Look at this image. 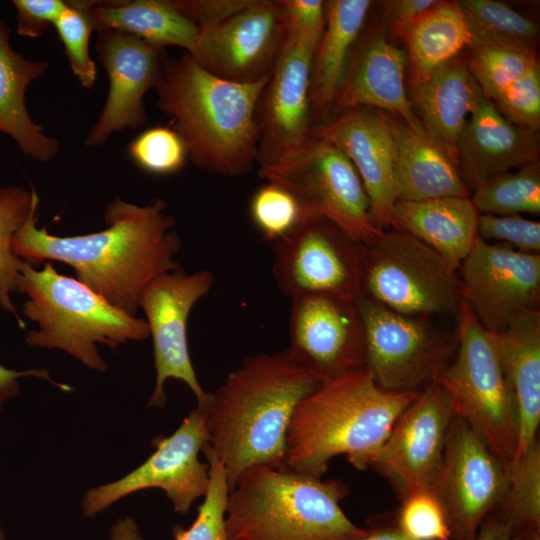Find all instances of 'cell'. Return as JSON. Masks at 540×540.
I'll list each match as a JSON object with an SVG mask.
<instances>
[{"instance_id": "cell-1", "label": "cell", "mask_w": 540, "mask_h": 540, "mask_svg": "<svg viewBox=\"0 0 540 540\" xmlns=\"http://www.w3.org/2000/svg\"><path fill=\"white\" fill-rule=\"evenodd\" d=\"M38 205L39 197L13 237V252L32 266L44 261L71 266L77 280L127 314L135 316L151 280L179 269L174 257L181 241L161 199L139 206L115 197L104 211L107 227L76 236L38 228Z\"/></svg>"}, {"instance_id": "cell-2", "label": "cell", "mask_w": 540, "mask_h": 540, "mask_svg": "<svg viewBox=\"0 0 540 540\" xmlns=\"http://www.w3.org/2000/svg\"><path fill=\"white\" fill-rule=\"evenodd\" d=\"M323 382L283 350L245 358L210 393L200 408L209 444L225 467L230 488L251 467L285 465L294 410Z\"/></svg>"}, {"instance_id": "cell-3", "label": "cell", "mask_w": 540, "mask_h": 540, "mask_svg": "<svg viewBox=\"0 0 540 540\" xmlns=\"http://www.w3.org/2000/svg\"><path fill=\"white\" fill-rule=\"evenodd\" d=\"M269 78L255 83L226 80L184 52L168 58L155 89L156 103L171 118L197 167L222 176H240L257 160V108Z\"/></svg>"}, {"instance_id": "cell-4", "label": "cell", "mask_w": 540, "mask_h": 540, "mask_svg": "<svg viewBox=\"0 0 540 540\" xmlns=\"http://www.w3.org/2000/svg\"><path fill=\"white\" fill-rule=\"evenodd\" d=\"M420 391L386 390L366 366L324 381L294 410L285 466L323 477L331 460L344 456L356 469L366 470Z\"/></svg>"}, {"instance_id": "cell-5", "label": "cell", "mask_w": 540, "mask_h": 540, "mask_svg": "<svg viewBox=\"0 0 540 540\" xmlns=\"http://www.w3.org/2000/svg\"><path fill=\"white\" fill-rule=\"evenodd\" d=\"M339 479L324 480L287 466H254L230 488L228 540H359L369 533L353 523L340 502Z\"/></svg>"}, {"instance_id": "cell-6", "label": "cell", "mask_w": 540, "mask_h": 540, "mask_svg": "<svg viewBox=\"0 0 540 540\" xmlns=\"http://www.w3.org/2000/svg\"><path fill=\"white\" fill-rule=\"evenodd\" d=\"M16 290L27 296L24 315L38 325L28 332L27 344L61 349L91 370H107L97 344L117 348L150 336L145 319L115 308L79 280L58 273L52 262L40 270L25 262Z\"/></svg>"}, {"instance_id": "cell-7", "label": "cell", "mask_w": 540, "mask_h": 540, "mask_svg": "<svg viewBox=\"0 0 540 540\" xmlns=\"http://www.w3.org/2000/svg\"><path fill=\"white\" fill-rule=\"evenodd\" d=\"M456 356L435 376L462 418L505 465L516 454L518 417L499 360L495 334L461 302L457 314Z\"/></svg>"}, {"instance_id": "cell-8", "label": "cell", "mask_w": 540, "mask_h": 540, "mask_svg": "<svg viewBox=\"0 0 540 540\" xmlns=\"http://www.w3.org/2000/svg\"><path fill=\"white\" fill-rule=\"evenodd\" d=\"M360 295L426 317L457 316L462 302L458 272L430 247L393 228L364 245Z\"/></svg>"}, {"instance_id": "cell-9", "label": "cell", "mask_w": 540, "mask_h": 540, "mask_svg": "<svg viewBox=\"0 0 540 540\" xmlns=\"http://www.w3.org/2000/svg\"><path fill=\"white\" fill-rule=\"evenodd\" d=\"M258 173L288 189L310 217L329 220L363 245L383 231L374 222L369 197L351 161L320 137L311 134L293 153L259 166Z\"/></svg>"}, {"instance_id": "cell-10", "label": "cell", "mask_w": 540, "mask_h": 540, "mask_svg": "<svg viewBox=\"0 0 540 540\" xmlns=\"http://www.w3.org/2000/svg\"><path fill=\"white\" fill-rule=\"evenodd\" d=\"M364 337L365 366L384 389L420 391L451 360L456 335L430 317L393 311L364 296L356 300Z\"/></svg>"}, {"instance_id": "cell-11", "label": "cell", "mask_w": 540, "mask_h": 540, "mask_svg": "<svg viewBox=\"0 0 540 540\" xmlns=\"http://www.w3.org/2000/svg\"><path fill=\"white\" fill-rule=\"evenodd\" d=\"M209 443L205 412L195 407L170 435L152 439L155 451L124 477L88 489L82 498L84 516L94 517L118 500L138 491L159 488L174 510L187 514L204 497L209 484V465L199 459Z\"/></svg>"}, {"instance_id": "cell-12", "label": "cell", "mask_w": 540, "mask_h": 540, "mask_svg": "<svg viewBox=\"0 0 540 540\" xmlns=\"http://www.w3.org/2000/svg\"><path fill=\"white\" fill-rule=\"evenodd\" d=\"M272 248L273 277L282 294L360 296L364 245L329 220L308 217Z\"/></svg>"}, {"instance_id": "cell-13", "label": "cell", "mask_w": 540, "mask_h": 540, "mask_svg": "<svg viewBox=\"0 0 540 540\" xmlns=\"http://www.w3.org/2000/svg\"><path fill=\"white\" fill-rule=\"evenodd\" d=\"M214 275L208 270L187 274L181 269L151 280L142 290L138 308L146 316L153 340L155 385L148 408L162 409L167 404L166 381H183L193 392L198 407L210 397L194 370L188 347L187 324L194 305L211 289Z\"/></svg>"}, {"instance_id": "cell-14", "label": "cell", "mask_w": 540, "mask_h": 540, "mask_svg": "<svg viewBox=\"0 0 540 540\" xmlns=\"http://www.w3.org/2000/svg\"><path fill=\"white\" fill-rule=\"evenodd\" d=\"M507 465L462 418H453L433 493L450 530L449 540H475L506 492Z\"/></svg>"}, {"instance_id": "cell-15", "label": "cell", "mask_w": 540, "mask_h": 540, "mask_svg": "<svg viewBox=\"0 0 540 540\" xmlns=\"http://www.w3.org/2000/svg\"><path fill=\"white\" fill-rule=\"evenodd\" d=\"M462 301L488 331L499 334L539 309L540 254L476 238L458 269Z\"/></svg>"}, {"instance_id": "cell-16", "label": "cell", "mask_w": 540, "mask_h": 540, "mask_svg": "<svg viewBox=\"0 0 540 540\" xmlns=\"http://www.w3.org/2000/svg\"><path fill=\"white\" fill-rule=\"evenodd\" d=\"M454 417L448 397L432 381L394 422L371 467L388 478L401 499L434 491Z\"/></svg>"}, {"instance_id": "cell-17", "label": "cell", "mask_w": 540, "mask_h": 540, "mask_svg": "<svg viewBox=\"0 0 540 540\" xmlns=\"http://www.w3.org/2000/svg\"><path fill=\"white\" fill-rule=\"evenodd\" d=\"M199 64L214 75L238 83L268 79L287 38L281 1L249 0L220 23L199 28Z\"/></svg>"}, {"instance_id": "cell-18", "label": "cell", "mask_w": 540, "mask_h": 540, "mask_svg": "<svg viewBox=\"0 0 540 540\" xmlns=\"http://www.w3.org/2000/svg\"><path fill=\"white\" fill-rule=\"evenodd\" d=\"M319 42L287 31L282 53L266 83L257 108L259 166L271 165L311 137L310 78Z\"/></svg>"}, {"instance_id": "cell-19", "label": "cell", "mask_w": 540, "mask_h": 540, "mask_svg": "<svg viewBox=\"0 0 540 540\" xmlns=\"http://www.w3.org/2000/svg\"><path fill=\"white\" fill-rule=\"evenodd\" d=\"M96 50L109 80L108 95L85 145L104 144L123 129H138L147 122L144 95L162 79L168 55L166 48L133 35L99 29Z\"/></svg>"}, {"instance_id": "cell-20", "label": "cell", "mask_w": 540, "mask_h": 540, "mask_svg": "<svg viewBox=\"0 0 540 540\" xmlns=\"http://www.w3.org/2000/svg\"><path fill=\"white\" fill-rule=\"evenodd\" d=\"M289 334L288 353L324 381L365 366L355 300L324 294L291 298Z\"/></svg>"}, {"instance_id": "cell-21", "label": "cell", "mask_w": 540, "mask_h": 540, "mask_svg": "<svg viewBox=\"0 0 540 540\" xmlns=\"http://www.w3.org/2000/svg\"><path fill=\"white\" fill-rule=\"evenodd\" d=\"M311 134L337 147L358 172L371 204L375 224L389 228L397 201L396 144L390 118L382 111L358 107L346 110Z\"/></svg>"}, {"instance_id": "cell-22", "label": "cell", "mask_w": 540, "mask_h": 540, "mask_svg": "<svg viewBox=\"0 0 540 540\" xmlns=\"http://www.w3.org/2000/svg\"><path fill=\"white\" fill-rule=\"evenodd\" d=\"M457 167L467 187L513 169L538 163V131L511 124L480 92L457 143Z\"/></svg>"}, {"instance_id": "cell-23", "label": "cell", "mask_w": 540, "mask_h": 540, "mask_svg": "<svg viewBox=\"0 0 540 540\" xmlns=\"http://www.w3.org/2000/svg\"><path fill=\"white\" fill-rule=\"evenodd\" d=\"M407 53L382 35L370 40L347 69L332 113L369 107L385 110L411 128L425 130L405 88Z\"/></svg>"}, {"instance_id": "cell-24", "label": "cell", "mask_w": 540, "mask_h": 540, "mask_svg": "<svg viewBox=\"0 0 540 540\" xmlns=\"http://www.w3.org/2000/svg\"><path fill=\"white\" fill-rule=\"evenodd\" d=\"M412 87L411 103L419 120L457 166L458 139L481 92L468 69L467 56L458 54Z\"/></svg>"}, {"instance_id": "cell-25", "label": "cell", "mask_w": 540, "mask_h": 540, "mask_svg": "<svg viewBox=\"0 0 540 540\" xmlns=\"http://www.w3.org/2000/svg\"><path fill=\"white\" fill-rule=\"evenodd\" d=\"M501 367L518 417L515 458L538 440L540 424V310L519 316L495 334ZM513 459V460H514Z\"/></svg>"}, {"instance_id": "cell-26", "label": "cell", "mask_w": 540, "mask_h": 540, "mask_svg": "<svg viewBox=\"0 0 540 540\" xmlns=\"http://www.w3.org/2000/svg\"><path fill=\"white\" fill-rule=\"evenodd\" d=\"M478 217L470 197L397 200L391 210L389 228L418 239L458 271L478 237Z\"/></svg>"}, {"instance_id": "cell-27", "label": "cell", "mask_w": 540, "mask_h": 540, "mask_svg": "<svg viewBox=\"0 0 540 540\" xmlns=\"http://www.w3.org/2000/svg\"><path fill=\"white\" fill-rule=\"evenodd\" d=\"M389 118L396 144L397 200L470 197L458 167L426 130Z\"/></svg>"}, {"instance_id": "cell-28", "label": "cell", "mask_w": 540, "mask_h": 540, "mask_svg": "<svg viewBox=\"0 0 540 540\" xmlns=\"http://www.w3.org/2000/svg\"><path fill=\"white\" fill-rule=\"evenodd\" d=\"M47 68L46 61L26 59L11 47L9 27L0 18V132L10 136L26 156L41 162L53 159L60 144L32 120L25 94Z\"/></svg>"}, {"instance_id": "cell-29", "label": "cell", "mask_w": 540, "mask_h": 540, "mask_svg": "<svg viewBox=\"0 0 540 540\" xmlns=\"http://www.w3.org/2000/svg\"><path fill=\"white\" fill-rule=\"evenodd\" d=\"M86 2L96 31L111 29L157 46H177L199 62L202 51L199 27L172 0Z\"/></svg>"}, {"instance_id": "cell-30", "label": "cell", "mask_w": 540, "mask_h": 540, "mask_svg": "<svg viewBox=\"0 0 540 540\" xmlns=\"http://www.w3.org/2000/svg\"><path fill=\"white\" fill-rule=\"evenodd\" d=\"M326 3L323 35L314 52L310 78V110L332 111L344 82L349 56L371 7L369 0H331Z\"/></svg>"}, {"instance_id": "cell-31", "label": "cell", "mask_w": 540, "mask_h": 540, "mask_svg": "<svg viewBox=\"0 0 540 540\" xmlns=\"http://www.w3.org/2000/svg\"><path fill=\"white\" fill-rule=\"evenodd\" d=\"M412 86L422 82L441 64L454 58L472 42L466 19L457 2L438 3L403 34Z\"/></svg>"}, {"instance_id": "cell-32", "label": "cell", "mask_w": 540, "mask_h": 540, "mask_svg": "<svg viewBox=\"0 0 540 540\" xmlns=\"http://www.w3.org/2000/svg\"><path fill=\"white\" fill-rule=\"evenodd\" d=\"M476 45H498L536 54L539 28L506 4L493 0L457 1ZM468 47V48H469Z\"/></svg>"}, {"instance_id": "cell-33", "label": "cell", "mask_w": 540, "mask_h": 540, "mask_svg": "<svg viewBox=\"0 0 540 540\" xmlns=\"http://www.w3.org/2000/svg\"><path fill=\"white\" fill-rule=\"evenodd\" d=\"M470 199L479 214L540 213L539 163L492 176L473 189Z\"/></svg>"}, {"instance_id": "cell-34", "label": "cell", "mask_w": 540, "mask_h": 540, "mask_svg": "<svg viewBox=\"0 0 540 540\" xmlns=\"http://www.w3.org/2000/svg\"><path fill=\"white\" fill-rule=\"evenodd\" d=\"M37 197L35 189L28 191L19 186L0 188V307L13 314L22 327L24 322L16 311L11 295L17 292L16 280L25 261L13 252L12 241Z\"/></svg>"}, {"instance_id": "cell-35", "label": "cell", "mask_w": 540, "mask_h": 540, "mask_svg": "<svg viewBox=\"0 0 540 540\" xmlns=\"http://www.w3.org/2000/svg\"><path fill=\"white\" fill-rule=\"evenodd\" d=\"M511 532L540 527V444L534 442L507 465V487L496 508Z\"/></svg>"}, {"instance_id": "cell-36", "label": "cell", "mask_w": 540, "mask_h": 540, "mask_svg": "<svg viewBox=\"0 0 540 540\" xmlns=\"http://www.w3.org/2000/svg\"><path fill=\"white\" fill-rule=\"evenodd\" d=\"M467 64L482 94L494 101L509 85L538 64L536 54L498 45L469 47Z\"/></svg>"}, {"instance_id": "cell-37", "label": "cell", "mask_w": 540, "mask_h": 540, "mask_svg": "<svg viewBox=\"0 0 540 540\" xmlns=\"http://www.w3.org/2000/svg\"><path fill=\"white\" fill-rule=\"evenodd\" d=\"M202 452L209 465L208 489L192 525L188 529L181 525L172 528L175 540H228L226 508L230 487L226 470L209 443Z\"/></svg>"}, {"instance_id": "cell-38", "label": "cell", "mask_w": 540, "mask_h": 540, "mask_svg": "<svg viewBox=\"0 0 540 540\" xmlns=\"http://www.w3.org/2000/svg\"><path fill=\"white\" fill-rule=\"evenodd\" d=\"M249 212L254 226L271 245L287 237L310 217L288 189L274 182H267L255 191Z\"/></svg>"}, {"instance_id": "cell-39", "label": "cell", "mask_w": 540, "mask_h": 540, "mask_svg": "<svg viewBox=\"0 0 540 540\" xmlns=\"http://www.w3.org/2000/svg\"><path fill=\"white\" fill-rule=\"evenodd\" d=\"M63 43L74 76L85 88L96 80V65L90 57L89 40L95 30L86 1H67L65 9L54 23Z\"/></svg>"}, {"instance_id": "cell-40", "label": "cell", "mask_w": 540, "mask_h": 540, "mask_svg": "<svg viewBox=\"0 0 540 540\" xmlns=\"http://www.w3.org/2000/svg\"><path fill=\"white\" fill-rule=\"evenodd\" d=\"M128 153L142 170L156 175L180 171L188 156L181 136L175 129L164 126L143 131L131 141Z\"/></svg>"}, {"instance_id": "cell-41", "label": "cell", "mask_w": 540, "mask_h": 540, "mask_svg": "<svg viewBox=\"0 0 540 540\" xmlns=\"http://www.w3.org/2000/svg\"><path fill=\"white\" fill-rule=\"evenodd\" d=\"M397 527L412 540H449L444 510L433 492L420 491L402 499Z\"/></svg>"}, {"instance_id": "cell-42", "label": "cell", "mask_w": 540, "mask_h": 540, "mask_svg": "<svg viewBox=\"0 0 540 540\" xmlns=\"http://www.w3.org/2000/svg\"><path fill=\"white\" fill-rule=\"evenodd\" d=\"M492 102L511 124L538 131L540 126L539 63L504 89Z\"/></svg>"}, {"instance_id": "cell-43", "label": "cell", "mask_w": 540, "mask_h": 540, "mask_svg": "<svg viewBox=\"0 0 540 540\" xmlns=\"http://www.w3.org/2000/svg\"><path fill=\"white\" fill-rule=\"evenodd\" d=\"M477 235L486 242L540 254V223L520 215L479 214Z\"/></svg>"}, {"instance_id": "cell-44", "label": "cell", "mask_w": 540, "mask_h": 540, "mask_svg": "<svg viewBox=\"0 0 540 540\" xmlns=\"http://www.w3.org/2000/svg\"><path fill=\"white\" fill-rule=\"evenodd\" d=\"M16 10V32L28 38L41 36L65 9L63 0H13Z\"/></svg>"}, {"instance_id": "cell-45", "label": "cell", "mask_w": 540, "mask_h": 540, "mask_svg": "<svg viewBox=\"0 0 540 540\" xmlns=\"http://www.w3.org/2000/svg\"><path fill=\"white\" fill-rule=\"evenodd\" d=\"M288 32L320 42L326 22V3L321 0H281Z\"/></svg>"}, {"instance_id": "cell-46", "label": "cell", "mask_w": 540, "mask_h": 540, "mask_svg": "<svg viewBox=\"0 0 540 540\" xmlns=\"http://www.w3.org/2000/svg\"><path fill=\"white\" fill-rule=\"evenodd\" d=\"M175 7L199 28H207L243 8L249 0H172Z\"/></svg>"}, {"instance_id": "cell-47", "label": "cell", "mask_w": 540, "mask_h": 540, "mask_svg": "<svg viewBox=\"0 0 540 540\" xmlns=\"http://www.w3.org/2000/svg\"><path fill=\"white\" fill-rule=\"evenodd\" d=\"M438 3L436 0H396L390 1L387 14L392 22L394 33L399 38L424 13Z\"/></svg>"}, {"instance_id": "cell-48", "label": "cell", "mask_w": 540, "mask_h": 540, "mask_svg": "<svg viewBox=\"0 0 540 540\" xmlns=\"http://www.w3.org/2000/svg\"><path fill=\"white\" fill-rule=\"evenodd\" d=\"M23 377H37L45 379L57 386L63 391H69L71 388L68 385L55 382L49 372L44 369H29L24 371H17L13 369H8L0 365V411L2 410L4 404L14 397H16L20 392V382L19 379Z\"/></svg>"}, {"instance_id": "cell-49", "label": "cell", "mask_w": 540, "mask_h": 540, "mask_svg": "<svg viewBox=\"0 0 540 540\" xmlns=\"http://www.w3.org/2000/svg\"><path fill=\"white\" fill-rule=\"evenodd\" d=\"M475 540H511L510 525L496 508L482 522Z\"/></svg>"}, {"instance_id": "cell-50", "label": "cell", "mask_w": 540, "mask_h": 540, "mask_svg": "<svg viewBox=\"0 0 540 540\" xmlns=\"http://www.w3.org/2000/svg\"><path fill=\"white\" fill-rule=\"evenodd\" d=\"M109 540H144L137 522L130 516L119 518L110 528Z\"/></svg>"}, {"instance_id": "cell-51", "label": "cell", "mask_w": 540, "mask_h": 540, "mask_svg": "<svg viewBox=\"0 0 540 540\" xmlns=\"http://www.w3.org/2000/svg\"><path fill=\"white\" fill-rule=\"evenodd\" d=\"M369 533L359 540H412L407 537L395 524L369 528Z\"/></svg>"}, {"instance_id": "cell-52", "label": "cell", "mask_w": 540, "mask_h": 540, "mask_svg": "<svg viewBox=\"0 0 540 540\" xmlns=\"http://www.w3.org/2000/svg\"><path fill=\"white\" fill-rule=\"evenodd\" d=\"M511 540H540V527H529L512 531Z\"/></svg>"}, {"instance_id": "cell-53", "label": "cell", "mask_w": 540, "mask_h": 540, "mask_svg": "<svg viewBox=\"0 0 540 540\" xmlns=\"http://www.w3.org/2000/svg\"><path fill=\"white\" fill-rule=\"evenodd\" d=\"M0 540H7L6 538V535H5V531L0 523Z\"/></svg>"}]
</instances>
